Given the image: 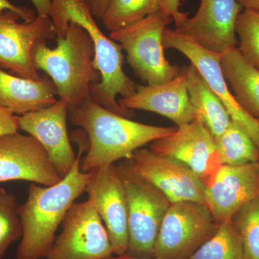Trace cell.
I'll return each mask as SVG.
<instances>
[{
    "label": "cell",
    "instance_id": "20",
    "mask_svg": "<svg viewBox=\"0 0 259 259\" xmlns=\"http://www.w3.org/2000/svg\"><path fill=\"white\" fill-rule=\"evenodd\" d=\"M221 64L237 101L250 115L259 119V70L243 57L238 47L223 53Z\"/></svg>",
    "mask_w": 259,
    "mask_h": 259
},
{
    "label": "cell",
    "instance_id": "18",
    "mask_svg": "<svg viewBox=\"0 0 259 259\" xmlns=\"http://www.w3.org/2000/svg\"><path fill=\"white\" fill-rule=\"evenodd\" d=\"M185 66L175 79L156 85H138L134 95L118 103L126 110L152 112L169 119L178 126L199 117L190 101Z\"/></svg>",
    "mask_w": 259,
    "mask_h": 259
},
{
    "label": "cell",
    "instance_id": "15",
    "mask_svg": "<svg viewBox=\"0 0 259 259\" xmlns=\"http://www.w3.org/2000/svg\"><path fill=\"white\" fill-rule=\"evenodd\" d=\"M259 195V162L224 165L205 187L206 204L217 222L235 214Z\"/></svg>",
    "mask_w": 259,
    "mask_h": 259
},
{
    "label": "cell",
    "instance_id": "11",
    "mask_svg": "<svg viewBox=\"0 0 259 259\" xmlns=\"http://www.w3.org/2000/svg\"><path fill=\"white\" fill-rule=\"evenodd\" d=\"M126 160L136 175L163 192L171 203L194 201L206 204L205 185L182 162L144 147Z\"/></svg>",
    "mask_w": 259,
    "mask_h": 259
},
{
    "label": "cell",
    "instance_id": "10",
    "mask_svg": "<svg viewBox=\"0 0 259 259\" xmlns=\"http://www.w3.org/2000/svg\"><path fill=\"white\" fill-rule=\"evenodd\" d=\"M18 15L6 11L0 14V69L9 70L16 76L39 80L33 52L38 42L57 36L50 17L37 15L33 20L18 23Z\"/></svg>",
    "mask_w": 259,
    "mask_h": 259
},
{
    "label": "cell",
    "instance_id": "24",
    "mask_svg": "<svg viewBox=\"0 0 259 259\" xmlns=\"http://www.w3.org/2000/svg\"><path fill=\"white\" fill-rule=\"evenodd\" d=\"M188 259H245L241 237L233 221L221 223L214 236Z\"/></svg>",
    "mask_w": 259,
    "mask_h": 259
},
{
    "label": "cell",
    "instance_id": "5",
    "mask_svg": "<svg viewBox=\"0 0 259 259\" xmlns=\"http://www.w3.org/2000/svg\"><path fill=\"white\" fill-rule=\"evenodd\" d=\"M128 204V250L126 254L153 259L163 218L171 202L163 192L134 173L127 160L115 165Z\"/></svg>",
    "mask_w": 259,
    "mask_h": 259
},
{
    "label": "cell",
    "instance_id": "8",
    "mask_svg": "<svg viewBox=\"0 0 259 259\" xmlns=\"http://www.w3.org/2000/svg\"><path fill=\"white\" fill-rule=\"evenodd\" d=\"M47 259H107L113 249L106 228L90 201L74 202Z\"/></svg>",
    "mask_w": 259,
    "mask_h": 259
},
{
    "label": "cell",
    "instance_id": "16",
    "mask_svg": "<svg viewBox=\"0 0 259 259\" xmlns=\"http://www.w3.org/2000/svg\"><path fill=\"white\" fill-rule=\"evenodd\" d=\"M241 8L236 0H201L197 13L176 30L204 49L223 54L238 47L236 23Z\"/></svg>",
    "mask_w": 259,
    "mask_h": 259
},
{
    "label": "cell",
    "instance_id": "32",
    "mask_svg": "<svg viewBox=\"0 0 259 259\" xmlns=\"http://www.w3.org/2000/svg\"><path fill=\"white\" fill-rule=\"evenodd\" d=\"M39 16H49L52 7V0H30Z\"/></svg>",
    "mask_w": 259,
    "mask_h": 259
},
{
    "label": "cell",
    "instance_id": "9",
    "mask_svg": "<svg viewBox=\"0 0 259 259\" xmlns=\"http://www.w3.org/2000/svg\"><path fill=\"white\" fill-rule=\"evenodd\" d=\"M163 45L190 61L226 107L231 120L244 130L259 149V119L245 111L230 90L221 67L222 54L207 50L178 30L168 28L163 33Z\"/></svg>",
    "mask_w": 259,
    "mask_h": 259
},
{
    "label": "cell",
    "instance_id": "28",
    "mask_svg": "<svg viewBox=\"0 0 259 259\" xmlns=\"http://www.w3.org/2000/svg\"><path fill=\"white\" fill-rule=\"evenodd\" d=\"M180 0H161L162 13L170 17L178 30L188 18V13L180 11Z\"/></svg>",
    "mask_w": 259,
    "mask_h": 259
},
{
    "label": "cell",
    "instance_id": "3",
    "mask_svg": "<svg viewBox=\"0 0 259 259\" xmlns=\"http://www.w3.org/2000/svg\"><path fill=\"white\" fill-rule=\"evenodd\" d=\"M57 35H62L69 23L77 24L88 32L95 46V63L101 81L91 89V100L123 117H134V110L119 105L117 97L134 95L138 84L123 71V55L120 44L107 37L95 21L85 0H52L50 14Z\"/></svg>",
    "mask_w": 259,
    "mask_h": 259
},
{
    "label": "cell",
    "instance_id": "1",
    "mask_svg": "<svg viewBox=\"0 0 259 259\" xmlns=\"http://www.w3.org/2000/svg\"><path fill=\"white\" fill-rule=\"evenodd\" d=\"M68 117L73 125L88 134L89 148L80 165L81 171L86 173L129 159L136 150L177 130L131 120L93 100L73 109Z\"/></svg>",
    "mask_w": 259,
    "mask_h": 259
},
{
    "label": "cell",
    "instance_id": "27",
    "mask_svg": "<svg viewBox=\"0 0 259 259\" xmlns=\"http://www.w3.org/2000/svg\"><path fill=\"white\" fill-rule=\"evenodd\" d=\"M236 32L238 50L250 64L259 70V13L244 10L237 18Z\"/></svg>",
    "mask_w": 259,
    "mask_h": 259
},
{
    "label": "cell",
    "instance_id": "17",
    "mask_svg": "<svg viewBox=\"0 0 259 259\" xmlns=\"http://www.w3.org/2000/svg\"><path fill=\"white\" fill-rule=\"evenodd\" d=\"M68 115L67 105L58 100L47 108L18 116L19 128L40 143L62 178L76 160L68 134Z\"/></svg>",
    "mask_w": 259,
    "mask_h": 259
},
{
    "label": "cell",
    "instance_id": "14",
    "mask_svg": "<svg viewBox=\"0 0 259 259\" xmlns=\"http://www.w3.org/2000/svg\"><path fill=\"white\" fill-rule=\"evenodd\" d=\"M62 179L35 138L18 132L0 137V183L21 180L49 187Z\"/></svg>",
    "mask_w": 259,
    "mask_h": 259
},
{
    "label": "cell",
    "instance_id": "34",
    "mask_svg": "<svg viewBox=\"0 0 259 259\" xmlns=\"http://www.w3.org/2000/svg\"><path fill=\"white\" fill-rule=\"evenodd\" d=\"M107 259H147V258H139V257L132 256V255L124 254V255H116L115 257L112 256L111 258H109ZM153 259H154V258H153Z\"/></svg>",
    "mask_w": 259,
    "mask_h": 259
},
{
    "label": "cell",
    "instance_id": "26",
    "mask_svg": "<svg viewBox=\"0 0 259 259\" xmlns=\"http://www.w3.org/2000/svg\"><path fill=\"white\" fill-rule=\"evenodd\" d=\"M15 194L0 188V259L8 248L23 235V226L18 212Z\"/></svg>",
    "mask_w": 259,
    "mask_h": 259
},
{
    "label": "cell",
    "instance_id": "33",
    "mask_svg": "<svg viewBox=\"0 0 259 259\" xmlns=\"http://www.w3.org/2000/svg\"><path fill=\"white\" fill-rule=\"evenodd\" d=\"M244 10H252L259 13V0H236Z\"/></svg>",
    "mask_w": 259,
    "mask_h": 259
},
{
    "label": "cell",
    "instance_id": "19",
    "mask_svg": "<svg viewBox=\"0 0 259 259\" xmlns=\"http://www.w3.org/2000/svg\"><path fill=\"white\" fill-rule=\"evenodd\" d=\"M57 90L49 75L39 80L15 76L0 69V106L15 115L37 111L58 101Z\"/></svg>",
    "mask_w": 259,
    "mask_h": 259
},
{
    "label": "cell",
    "instance_id": "6",
    "mask_svg": "<svg viewBox=\"0 0 259 259\" xmlns=\"http://www.w3.org/2000/svg\"><path fill=\"white\" fill-rule=\"evenodd\" d=\"M172 19L158 12L127 28L110 32V37L127 54V63L141 81L160 84L175 79L181 69L167 60L163 33Z\"/></svg>",
    "mask_w": 259,
    "mask_h": 259
},
{
    "label": "cell",
    "instance_id": "29",
    "mask_svg": "<svg viewBox=\"0 0 259 259\" xmlns=\"http://www.w3.org/2000/svg\"><path fill=\"white\" fill-rule=\"evenodd\" d=\"M19 129L18 116L0 106V137L15 134Z\"/></svg>",
    "mask_w": 259,
    "mask_h": 259
},
{
    "label": "cell",
    "instance_id": "22",
    "mask_svg": "<svg viewBox=\"0 0 259 259\" xmlns=\"http://www.w3.org/2000/svg\"><path fill=\"white\" fill-rule=\"evenodd\" d=\"M223 164L240 166L259 162V149L244 130L231 120L214 139Z\"/></svg>",
    "mask_w": 259,
    "mask_h": 259
},
{
    "label": "cell",
    "instance_id": "21",
    "mask_svg": "<svg viewBox=\"0 0 259 259\" xmlns=\"http://www.w3.org/2000/svg\"><path fill=\"white\" fill-rule=\"evenodd\" d=\"M190 101L214 139L226 131L231 117L193 64L185 66Z\"/></svg>",
    "mask_w": 259,
    "mask_h": 259
},
{
    "label": "cell",
    "instance_id": "31",
    "mask_svg": "<svg viewBox=\"0 0 259 259\" xmlns=\"http://www.w3.org/2000/svg\"><path fill=\"white\" fill-rule=\"evenodd\" d=\"M95 18L101 20L111 0H85Z\"/></svg>",
    "mask_w": 259,
    "mask_h": 259
},
{
    "label": "cell",
    "instance_id": "2",
    "mask_svg": "<svg viewBox=\"0 0 259 259\" xmlns=\"http://www.w3.org/2000/svg\"><path fill=\"white\" fill-rule=\"evenodd\" d=\"M83 148L80 145L74 166L59 183L46 187L35 183L29 185L26 200L18 207L23 235L16 259L47 257L56 231L70 207L84 192L90 179V172H83L80 167Z\"/></svg>",
    "mask_w": 259,
    "mask_h": 259
},
{
    "label": "cell",
    "instance_id": "7",
    "mask_svg": "<svg viewBox=\"0 0 259 259\" xmlns=\"http://www.w3.org/2000/svg\"><path fill=\"white\" fill-rule=\"evenodd\" d=\"M219 226L206 204L172 202L163 218L153 258L188 259L214 236Z\"/></svg>",
    "mask_w": 259,
    "mask_h": 259
},
{
    "label": "cell",
    "instance_id": "13",
    "mask_svg": "<svg viewBox=\"0 0 259 259\" xmlns=\"http://www.w3.org/2000/svg\"><path fill=\"white\" fill-rule=\"evenodd\" d=\"M149 148L185 163L205 187L223 165L215 140L200 117L178 126L169 136L153 141Z\"/></svg>",
    "mask_w": 259,
    "mask_h": 259
},
{
    "label": "cell",
    "instance_id": "25",
    "mask_svg": "<svg viewBox=\"0 0 259 259\" xmlns=\"http://www.w3.org/2000/svg\"><path fill=\"white\" fill-rule=\"evenodd\" d=\"M241 237L245 259H259V195L232 219Z\"/></svg>",
    "mask_w": 259,
    "mask_h": 259
},
{
    "label": "cell",
    "instance_id": "4",
    "mask_svg": "<svg viewBox=\"0 0 259 259\" xmlns=\"http://www.w3.org/2000/svg\"><path fill=\"white\" fill-rule=\"evenodd\" d=\"M56 47L38 42L33 52L35 69L52 80L58 97L68 110L91 100V89L101 81L95 63V46L88 32L77 24L69 23L66 31L56 37Z\"/></svg>",
    "mask_w": 259,
    "mask_h": 259
},
{
    "label": "cell",
    "instance_id": "23",
    "mask_svg": "<svg viewBox=\"0 0 259 259\" xmlns=\"http://www.w3.org/2000/svg\"><path fill=\"white\" fill-rule=\"evenodd\" d=\"M161 10V0H111L101 19L107 30L117 31Z\"/></svg>",
    "mask_w": 259,
    "mask_h": 259
},
{
    "label": "cell",
    "instance_id": "12",
    "mask_svg": "<svg viewBox=\"0 0 259 259\" xmlns=\"http://www.w3.org/2000/svg\"><path fill=\"white\" fill-rule=\"evenodd\" d=\"M84 192L106 228L114 254L128 250V204L123 184L115 165L90 171Z\"/></svg>",
    "mask_w": 259,
    "mask_h": 259
},
{
    "label": "cell",
    "instance_id": "30",
    "mask_svg": "<svg viewBox=\"0 0 259 259\" xmlns=\"http://www.w3.org/2000/svg\"><path fill=\"white\" fill-rule=\"evenodd\" d=\"M13 12L18 15L25 22H30L35 18V12L25 7L17 6L10 3L9 0H0V14L4 12Z\"/></svg>",
    "mask_w": 259,
    "mask_h": 259
}]
</instances>
